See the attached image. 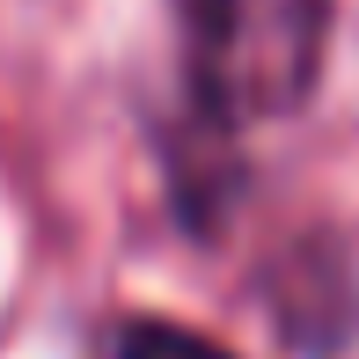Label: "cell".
Returning <instances> with one entry per match:
<instances>
[{
    "label": "cell",
    "instance_id": "6da1fadb",
    "mask_svg": "<svg viewBox=\"0 0 359 359\" xmlns=\"http://www.w3.org/2000/svg\"><path fill=\"white\" fill-rule=\"evenodd\" d=\"M191 110L213 133L279 125L316 95L330 0H176Z\"/></svg>",
    "mask_w": 359,
    "mask_h": 359
},
{
    "label": "cell",
    "instance_id": "7a4b0ae2",
    "mask_svg": "<svg viewBox=\"0 0 359 359\" xmlns=\"http://www.w3.org/2000/svg\"><path fill=\"white\" fill-rule=\"evenodd\" d=\"M88 359H235V352L169 316H110L88 337Z\"/></svg>",
    "mask_w": 359,
    "mask_h": 359
}]
</instances>
